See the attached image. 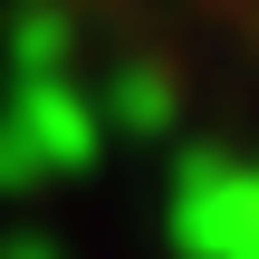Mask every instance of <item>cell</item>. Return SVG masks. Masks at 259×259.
Returning <instances> with one entry per match:
<instances>
[{
    "mask_svg": "<svg viewBox=\"0 0 259 259\" xmlns=\"http://www.w3.org/2000/svg\"><path fill=\"white\" fill-rule=\"evenodd\" d=\"M163 221H173L183 259H259V163H240V154H183Z\"/></svg>",
    "mask_w": 259,
    "mask_h": 259,
    "instance_id": "6da1fadb",
    "label": "cell"
},
{
    "mask_svg": "<svg viewBox=\"0 0 259 259\" xmlns=\"http://www.w3.org/2000/svg\"><path fill=\"white\" fill-rule=\"evenodd\" d=\"M0 125L19 135V154H29L38 183H58V173H96V154H106V115H96V96H87L67 67H58V77H10Z\"/></svg>",
    "mask_w": 259,
    "mask_h": 259,
    "instance_id": "7a4b0ae2",
    "label": "cell"
},
{
    "mask_svg": "<svg viewBox=\"0 0 259 259\" xmlns=\"http://www.w3.org/2000/svg\"><path fill=\"white\" fill-rule=\"evenodd\" d=\"M96 115H106V135H173V115H183V87H173V67H115V87L96 96Z\"/></svg>",
    "mask_w": 259,
    "mask_h": 259,
    "instance_id": "3957f363",
    "label": "cell"
},
{
    "mask_svg": "<svg viewBox=\"0 0 259 259\" xmlns=\"http://www.w3.org/2000/svg\"><path fill=\"white\" fill-rule=\"evenodd\" d=\"M0 58H10V77H58V67H77V19H67L58 0H29V10L10 19Z\"/></svg>",
    "mask_w": 259,
    "mask_h": 259,
    "instance_id": "277c9868",
    "label": "cell"
},
{
    "mask_svg": "<svg viewBox=\"0 0 259 259\" xmlns=\"http://www.w3.org/2000/svg\"><path fill=\"white\" fill-rule=\"evenodd\" d=\"M29 183H38V173H29V154H19V135L0 125V192H29Z\"/></svg>",
    "mask_w": 259,
    "mask_h": 259,
    "instance_id": "5b68a950",
    "label": "cell"
},
{
    "mask_svg": "<svg viewBox=\"0 0 259 259\" xmlns=\"http://www.w3.org/2000/svg\"><path fill=\"white\" fill-rule=\"evenodd\" d=\"M0 259H67L48 231H0Z\"/></svg>",
    "mask_w": 259,
    "mask_h": 259,
    "instance_id": "8992f818",
    "label": "cell"
}]
</instances>
